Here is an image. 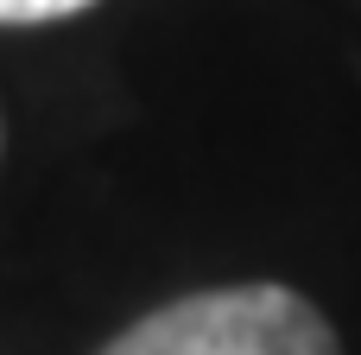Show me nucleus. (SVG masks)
<instances>
[{"instance_id": "f03ea898", "label": "nucleus", "mask_w": 361, "mask_h": 355, "mask_svg": "<svg viewBox=\"0 0 361 355\" xmlns=\"http://www.w3.org/2000/svg\"><path fill=\"white\" fill-rule=\"evenodd\" d=\"M95 0H0V25H44V19H70Z\"/></svg>"}, {"instance_id": "f257e3e1", "label": "nucleus", "mask_w": 361, "mask_h": 355, "mask_svg": "<svg viewBox=\"0 0 361 355\" xmlns=\"http://www.w3.org/2000/svg\"><path fill=\"white\" fill-rule=\"evenodd\" d=\"M102 355H343V343L305 292L254 279L184 292L127 324Z\"/></svg>"}]
</instances>
